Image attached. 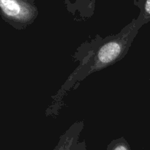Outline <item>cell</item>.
<instances>
[{
	"instance_id": "cell-1",
	"label": "cell",
	"mask_w": 150,
	"mask_h": 150,
	"mask_svg": "<svg viewBox=\"0 0 150 150\" xmlns=\"http://www.w3.org/2000/svg\"><path fill=\"white\" fill-rule=\"evenodd\" d=\"M140 28L133 19L119 35L103 41L97 48L92 59L86 65L82 66L81 70L76 71L73 76H81V79H83L93 72L103 70L121 59L127 53Z\"/></svg>"
},
{
	"instance_id": "cell-8",
	"label": "cell",
	"mask_w": 150,
	"mask_h": 150,
	"mask_svg": "<svg viewBox=\"0 0 150 150\" xmlns=\"http://www.w3.org/2000/svg\"><path fill=\"white\" fill-rule=\"evenodd\" d=\"M22 1H26V2L30 3V4H33V5H35V0H22Z\"/></svg>"
},
{
	"instance_id": "cell-4",
	"label": "cell",
	"mask_w": 150,
	"mask_h": 150,
	"mask_svg": "<svg viewBox=\"0 0 150 150\" xmlns=\"http://www.w3.org/2000/svg\"><path fill=\"white\" fill-rule=\"evenodd\" d=\"M96 0H76L75 2H70L69 0H64L67 10L75 14L76 11L80 13L83 18H90L93 16L95 9Z\"/></svg>"
},
{
	"instance_id": "cell-7",
	"label": "cell",
	"mask_w": 150,
	"mask_h": 150,
	"mask_svg": "<svg viewBox=\"0 0 150 150\" xmlns=\"http://www.w3.org/2000/svg\"><path fill=\"white\" fill-rule=\"evenodd\" d=\"M73 150H86V146L85 142L78 143V144L75 146Z\"/></svg>"
},
{
	"instance_id": "cell-5",
	"label": "cell",
	"mask_w": 150,
	"mask_h": 150,
	"mask_svg": "<svg viewBox=\"0 0 150 150\" xmlns=\"http://www.w3.org/2000/svg\"><path fill=\"white\" fill-rule=\"evenodd\" d=\"M133 3L140 10L139 16L135 21L142 27L150 21V0H135Z\"/></svg>"
},
{
	"instance_id": "cell-2",
	"label": "cell",
	"mask_w": 150,
	"mask_h": 150,
	"mask_svg": "<svg viewBox=\"0 0 150 150\" xmlns=\"http://www.w3.org/2000/svg\"><path fill=\"white\" fill-rule=\"evenodd\" d=\"M0 9L4 21L18 29L33 23L38 15L36 6L22 0H0Z\"/></svg>"
},
{
	"instance_id": "cell-6",
	"label": "cell",
	"mask_w": 150,
	"mask_h": 150,
	"mask_svg": "<svg viewBox=\"0 0 150 150\" xmlns=\"http://www.w3.org/2000/svg\"><path fill=\"white\" fill-rule=\"evenodd\" d=\"M106 150H131V148L124 138H120L112 141L108 145Z\"/></svg>"
},
{
	"instance_id": "cell-3",
	"label": "cell",
	"mask_w": 150,
	"mask_h": 150,
	"mask_svg": "<svg viewBox=\"0 0 150 150\" xmlns=\"http://www.w3.org/2000/svg\"><path fill=\"white\" fill-rule=\"evenodd\" d=\"M83 127V122H78L73 124L60 136L58 144L53 150H73L79 143L78 141Z\"/></svg>"
}]
</instances>
